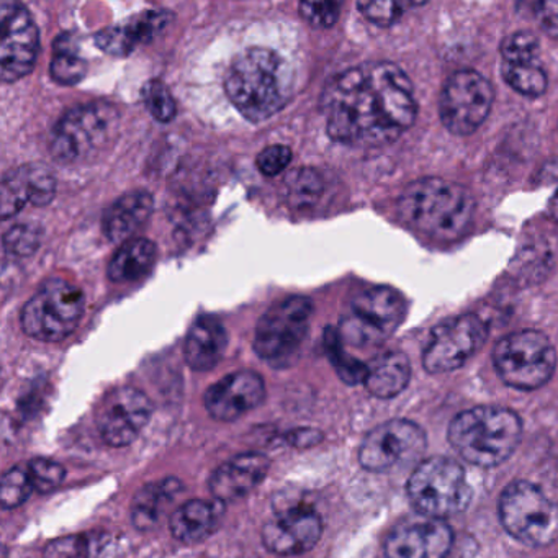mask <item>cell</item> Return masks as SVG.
<instances>
[{
	"instance_id": "cell-17",
	"label": "cell",
	"mask_w": 558,
	"mask_h": 558,
	"mask_svg": "<svg viewBox=\"0 0 558 558\" xmlns=\"http://www.w3.org/2000/svg\"><path fill=\"white\" fill-rule=\"evenodd\" d=\"M151 416V400L142 390L117 388L104 398L97 410V429L110 447H126L138 439Z\"/></svg>"
},
{
	"instance_id": "cell-45",
	"label": "cell",
	"mask_w": 558,
	"mask_h": 558,
	"mask_svg": "<svg viewBox=\"0 0 558 558\" xmlns=\"http://www.w3.org/2000/svg\"><path fill=\"white\" fill-rule=\"evenodd\" d=\"M547 215L550 220L557 221L558 223V189L555 191V194L551 195L550 201H548Z\"/></svg>"
},
{
	"instance_id": "cell-25",
	"label": "cell",
	"mask_w": 558,
	"mask_h": 558,
	"mask_svg": "<svg viewBox=\"0 0 558 558\" xmlns=\"http://www.w3.org/2000/svg\"><path fill=\"white\" fill-rule=\"evenodd\" d=\"M45 558H126V544L113 532L96 531L51 541Z\"/></svg>"
},
{
	"instance_id": "cell-7",
	"label": "cell",
	"mask_w": 558,
	"mask_h": 558,
	"mask_svg": "<svg viewBox=\"0 0 558 558\" xmlns=\"http://www.w3.org/2000/svg\"><path fill=\"white\" fill-rule=\"evenodd\" d=\"M499 378L518 390L544 387L557 367V352L541 331L524 329L499 339L493 351Z\"/></svg>"
},
{
	"instance_id": "cell-34",
	"label": "cell",
	"mask_w": 558,
	"mask_h": 558,
	"mask_svg": "<svg viewBox=\"0 0 558 558\" xmlns=\"http://www.w3.org/2000/svg\"><path fill=\"white\" fill-rule=\"evenodd\" d=\"M25 182H27L31 204L35 207H45L57 195V179L45 165L22 166Z\"/></svg>"
},
{
	"instance_id": "cell-18",
	"label": "cell",
	"mask_w": 558,
	"mask_h": 558,
	"mask_svg": "<svg viewBox=\"0 0 558 558\" xmlns=\"http://www.w3.org/2000/svg\"><path fill=\"white\" fill-rule=\"evenodd\" d=\"M453 532L442 519L417 514L398 522L385 538V558H447Z\"/></svg>"
},
{
	"instance_id": "cell-15",
	"label": "cell",
	"mask_w": 558,
	"mask_h": 558,
	"mask_svg": "<svg viewBox=\"0 0 558 558\" xmlns=\"http://www.w3.org/2000/svg\"><path fill=\"white\" fill-rule=\"evenodd\" d=\"M0 22V76L4 83H15L34 70L40 51V35L31 12L15 2H2Z\"/></svg>"
},
{
	"instance_id": "cell-12",
	"label": "cell",
	"mask_w": 558,
	"mask_h": 558,
	"mask_svg": "<svg viewBox=\"0 0 558 558\" xmlns=\"http://www.w3.org/2000/svg\"><path fill=\"white\" fill-rule=\"evenodd\" d=\"M492 84L472 70L453 73L444 84L439 99V116L453 135H472L492 112Z\"/></svg>"
},
{
	"instance_id": "cell-1",
	"label": "cell",
	"mask_w": 558,
	"mask_h": 558,
	"mask_svg": "<svg viewBox=\"0 0 558 558\" xmlns=\"http://www.w3.org/2000/svg\"><path fill=\"white\" fill-rule=\"evenodd\" d=\"M326 130L335 142L361 148L390 145L413 126V84L393 63H365L338 74L322 97Z\"/></svg>"
},
{
	"instance_id": "cell-22",
	"label": "cell",
	"mask_w": 558,
	"mask_h": 558,
	"mask_svg": "<svg viewBox=\"0 0 558 558\" xmlns=\"http://www.w3.org/2000/svg\"><path fill=\"white\" fill-rule=\"evenodd\" d=\"M225 502L218 499H191L172 512L169 527L175 541L185 545L201 544L220 527Z\"/></svg>"
},
{
	"instance_id": "cell-40",
	"label": "cell",
	"mask_w": 558,
	"mask_h": 558,
	"mask_svg": "<svg viewBox=\"0 0 558 558\" xmlns=\"http://www.w3.org/2000/svg\"><path fill=\"white\" fill-rule=\"evenodd\" d=\"M416 5L421 4H411V2L400 4V2L384 0V2H359L357 8L372 24L378 25V27H390L395 22L400 21L404 9L416 8Z\"/></svg>"
},
{
	"instance_id": "cell-38",
	"label": "cell",
	"mask_w": 558,
	"mask_h": 558,
	"mask_svg": "<svg viewBox=\"0 0 558 558\" xmlns=\"http://www.w3.org/2000/svg\"><path fill=\"white\" fill-rule=\"evenodd\" d=\"M40 243V230L32 225H17L4 234L5 251L19 257L31 256L38 250Z\"/></svg>"
},
{
	"instance_id": "cell-21",
	"label": "cell",
	"mask_w": 558,
	"mask_h": 558,
	"mask_svg": "<svg viewBox=\"0 0 558 558\" xmlns=\"http://www.w3.org/2000/svg\"><path fill=\"white\" fill-rule=\"evenodd\" d=\"M269 457L260 452H243L221 463L208 480L211 495L218 501L233 502L250 495L269 473Z\"/></svg>"
},
{
	"instance_id": "cell-32",
	"label": "cell",
	"mask_w": 558,
	"mask_h": 558,
	"mask_svg": "<svg viewBox=\"0 0 558 558\" xmlns=\"http://www.w3.org/2000/svg\"><path fill=\"white\" fill-rule=\"evenodd\" d=\"M34 492L27 465L12 466L2 476V485H0V502H2V508H19V506L24 505L31 498Z\"/></svg>"
},
{
	"instance_id": "cell-19",
	"label": "cell",
	"mask_w": 558,
	"mask_h": 558,
	"mask_svg": "<svg viewBox=\"0 0 558 558\" xmlns=\"http://www.w3.org/2000/svg\"><path fill=\"white\" fill-rule=\"evenodd\" d=\"M501 76L511 89L527 97L545 94L547 73L541 63V45L531 32H514L501 45Z\"/></svg>"
},
{
	"instance_id": "cell-41",
	"label": "cell",
	"mask_w": 558,
	"mask_h": 558,
	"mask_svg": "<svg viewBox=\"0 0 558 558\" xmlns=\"http://www.w3.org/2000/svg\"><path fill=\"white\" fill-rule=\"evenodd\" d=\"M300 15L316 28H329L339 21L341 4L338 2H302Z\"/></svg>"
},
{
	"instance_id": "cell-6",
	"label": "cell",
	"mask_w": 558,
	"mask_h": 558,
	"mask_svg": "<svg viewBox=\"0 0 558 558\" xmlns=\"http://www.w3.org/2000/svg\"><path fill=\"white\" fill-rule=\"evenodd\" d=\"M417 514L447 519L460 514L472 501L465 470L449 457L436 456L417 463L407 485Z\"/></svg>"
},
{
	"instance_id": "cell-29",
	"label": "cell",
	"mask_w": 558,
	"mask_h": 558,
	"mask_svg": "<svg viewBox=\"0 0 558 558\" xmlns=\"http://www.w3.org/2000/svg\"><path fill=\"white\" fill-rule=\"evenodd\" d=\"M326 352H328L331 364L335 365L339 378L348 385L365 384L368 374V365L359 359L352 357L344 349L339 331L332 328L326 329L325 332Z\"/></svg>"
},
{
	"instance_id": "cell-42",
	"label": "cell",
	"mask_w": 558,
	"mask_h": 558,
	"mask_svg": "<svg viewBox=\"0 0 558 558\" xmlns=\"http://www.w3.org/2000/svg\"><path fill=\"white\" fill-rule=\"evenodd\" d=\"M292 161V149L286 145L267 146L259 156H257V169L267 178L280 174L289 168Z\"/></svg>"
},
{
	"instance_id": "cell-8",
	"label": "cell",
	"mask_w": 558,
	"mask_h": 558,
	"mask_svg": "<svg viewBox=\"0 0 558 558\" xmlns=\"http://www.w3.org/2000/svg\"><path fill=\"white\" fill-rule=\"evenodd\" d=\"M499 521L511 537L531 547H544L558 537V506L525 480L502 489Z\"/></svg>"
},
{
	"instance_id": "cell-26",
	"label": "cell",
	"mask_w": 558,
	"mask_h": 558,
	"mask_svg": "<svg viewBox=\"0 0 558 558\" xmlns=\"http://www.w3.org/2000/svg\"><path fill=\"white\" fill-rule=\"evenodd\" d=\"M181 489L182 483L174 476L143 486L132 501L130 515L133 525L142 532L151 531L178 498Z\"/></svg>"
},
{
	"instance_id": "cell-43",
	"label": "cell",
	"mask_w": 558,
	"mask_h": 558,
	"mask_svg": "<svg viewBox=\"0 0 558 558\" xmlns=\"http://www.w3.org/2000/svg\"><path fill=\"white\" fill-rule=\"evenodd\" d=\"M534 17L537 19L542 31L551 38H558V0H545L532 4Z\"/></svg>"
},
{
	"instance_id": "cell-33",
	"label": "cell",
	"mask_w": 558,
	"mask_h": 558,
	"mask_svg": "<svg viewBox=\"0 0 558 558\" xmlns=\"http://www.w3.org/2000/svg\"><path fill=\"white\" fill-rule=\"evenodd\" d=\"M142 99L153 119L161 123L171 122L178 113L174 97L162 81L151 80L143 86Z\"/></svg>"
},
{
	"instance_id": "cell-9",
	"label": "cell",
	"mask_w": 558,
	"mask_h": 558,
	"mask_svg": "<svg viewBox=\"0 0 558 558\" xmlns=\"http://www.w3.org/2000/svg\"><path fill=\"white\" fill-rule=\"evenodd\" d=\"M84 305L80 287L64 279H48L22 310V328L38 341H63L80 325Z\"/></svg>"
},
{
	"instance_id": "cell-23",
	"label": "cell",
	"mask_w": 558,
	"mask_h": 558,
	"mask_svg": "<svg viewBox=\"0 0 558 558\" xmlns=\"http://www.w3.org/2000/svg\"><path fill=\"white\" fill-rule=\"evenodd\" d=\"M228 345V332L223 323L215 316H201L189 329L184 342V357L195 372L217 367Z\"/></svg>"
},
{
	"instance_id": "cell-13",
	"label": "cell",
	"mask_w": 558,
	"mask_h": 558,
	"mask_svg": "<svg viewBox=\"0 0 558 558\" xmlns=\"http://www.w3.org/2000/svg\"><path fill=\"white\" fill-rule=\"evenodd\" d=\"M488 325L478 315L446 319L430 332L423 352V365L429 374H447L462 367L488 338Z\"/></svg>"
},
{
	"instance_id": "cell-35",
	"label": "cell",
	"mask_w": 558,
	"mask_h": 558,
	"mask_svg": "<svg viewBox=\"0 0 558 558\" xmlns=\"http://www.w3.org/2000/svg\"><path fill=\"white\" fill-rule=\"evenodd\" d=\"M27 470L32 485H34L35 492L38 493L54 492L63 485L64 478H66V470L61 463L44 459V457H38V459L28 462Z\"/></svg>"
},
{
	"instance_id": "cell-24",
	"label": "cell",
	"mask_w": 558,
	"mask_h": 558,
	"mask_svg": "<svg viewBox=\"0 0 558 558\" xmlns=\"http://www.w3.org/2000/svg\"><path fill=\"white\" fill-rule=\"evenodd\" d=\"M153 208L155 201L149 192L133 191L122 195L104 215V233L112 243L122 246L145 227L151 217Z\"/></svg>"
},
{
	"instance_id": "cell-28",
	"label": "cell",
	"mask_w": 558,
	"mask_h": 558,
	"mask_svg": "<svg viewBox=\"0 0 558 558\" xmlns=\"http://www.w3.org/2000/svg\"><path fill=\"white\" fill-rule=\"evenodd\" d=\"M156 250L155 243L145 238H133L126 241L117 251L116 256L110 260L109 279L116 283L135 282L151 272L155 267Z\"/></svg>"
},
{
	"instance_id": "cell-36",
	"label": "cell",
	"mask_w": 558,
	"mask_h": 558,
	"mask_svg": "<svg viewBox=\"0 0 558 558\" xmlns=\"http://www.w3.org/2000/svg\"><path fill=\"white\" fill-rule=\"evenodd\" d=\"M86 61L81 60L73 51L57 53L50 64V76L61 86H74L86 77Z\"/></svg>"
},
{
	"instance_id": "cell-44",
	"label": "cell",
	"mask_w": 558,
	"mask_h": 558,
	"mask_svg": "<svg viewBox=\"0 0 558 558\" xmlns=\"http://www.w3.org/2000/svg\"><path fill=\"white\" fill-rule=\"evenodd\" d=\"M322 440L323 434L312 427H303V429H295L287 434V442L292 444L296 449H308Z\"/></svg>"
},
{
	"instance_id": "cell-20",
	"label": "cell",
	"mask_w": 558,
	"mask_h": 558,
	"mask_svg": "<svg viewBox=\"0 0 558 558\" xmlns=\"http://www.w3.org/2000/svg\"><path fill=\"white\" fill-rule=\"evenodd\" d=\"M264 398L263 377L256 372L241 371L215 381L205 393L204 403L214 420L231 423L260 407Z\"/></svg>"
},
{
	"instance_id": "cell-3",
	"label": "cell",
	"mask_w": 558,
	"mask_h": 558,
	"mask_svg": "<svg viewBox=\"0 0 558 558\" xmlns=\"http://www.w3.org/2000/svg\"><path fill=\"white\" fill-rule=\"evenodd\" d=\"M292 83L289 64L279 53L254 47L233 61L225 90L244 119L259 123L277 116L289 104Z\"/></svg>"
},
{
	"instance_id": "cell-5",
	"label": "cell",
	"mask_w": 558,
	"mask_h": 558,
	"mask_svg": "<svg viewBox=\"0 0 558 558\" xmlns=\"http://www.w3.org/2000/svg\"><path fill=\"white\" fill-rule=\"evenodd\" d=\"M119 125V110L112 104L93 102L74 107L61 117L51 133V155L68 165L97 158L112 145Z\"/></svg>"
},
{
	"instance_id": "cell-2",
	"label": "cell",
	"mask_w": 558,
	"mask_h": 558,
	"mask_svg": "<svg viewBox=\"0 0 558 558\" xmlns=\"http://www.w3.org/2000/svg\"><path fill=\"white\" fill-rule=\"evenodd\" d=\"M397 210L414 233L446 243L462 236L472 223L475 198L457 182L424 178L403 189Z\"/></svg>"
},
{
	"instance_id": "cell-39",
	"label": "cell",
	"mask_w": 558,
	"mask_h": 558,
	"mask_svg": "<svg viewBox=\"0 0 558 558\" xmlns=\"http://www.w3.org/2000/svg\"><path fill=\"white\" fill-rule=\"evenodd\" d=\"M96 45L113 57H129L138 47L126 25L110 27L96 35Z\"/></svg>"
},
{
	"instance_id": "cell-11",
	"label": "cell",
	"mask_w": 558,
	"mask_h": 558,
	"mask_svg": "<svg viewBox=\"0 0 558 558\" xmlns=\"http://www.w3.org/2000/svg\"><path fill=\"white\" fill-rule=\"evenodd\" d=\"M404 302L397 290L375 287L359 293L351 312L339 328L342 342L352 345H375L384 342L404 318Z\"/></svg>"
},
{
	"instance_id": "cell-16",
	"label": "cell",
	"mask_w": 558,
	"mask_h": 558,
	"mask_svg": "<svg viewBox=\"0 0 558 558\" xmlns=\"http://www.w3.org/2000/svg\"><path fill=\"white\" fill-rule=\"evenodd\" d=\"M276 514L264 524L260 538L270 554L295 557L315 548L323 535V519L305 502L274 506Z\"/></svg>"
},
{
	"instance_id": "cell-31",
	"label": "cell",
	"mask_w": 558,
	"mask_h": 558,
	"mask_svg": "<svg viewBox=\"0 0 558 558\" xmlns=\"http://www.w3.org/2000/svg\"><path fill=\"white\" fill-rule=\"evenodd\" d=\"M25 204H31V195H28L24 171L19 168L5 175L2 187H0L2 220H9V218L17 215L25 207Z\"/></svg>"
},
{
	"instance_id": "cell-27",
	"label": "cell",
	"mask_w": 558,
	"mask_h": 558,
	"mask_svg": "<svg viewBox=\"0 0 558 558\" xmlns=\"http://www.w3.org/2000/svg\"><path fill=\"white\" fill-rule=\"evenodd\" d=\"M410 380L411 365L407 355L400 351H388L378 355L368 365L365 387L374 397L390 400L400 395L408 387Z\"/></svg>"
},
{
	"instance_id": "cell-37",
	"label": "cell",
	"mask_w": 558,
	"mask_h": 558,
	"mask_svg": "<svg viewBox=\"0 0 558 558\" xmlns=\"http://www.w3.org/2000/svg\"><path fill=\"white\" fill-rule=\"evenodd\" d=\"M171 12L148 11L130 21L126 27H129L130 34L133 35L136 44H148L171 24Z\"/></svg>"
},
{
	"instance_id": "cell-30",
	"label": "cell",
	"mask_w": 558,
	"mask_h": 558,
	"mask_svg": "<svg viewBox=\"0 0 558 558\" xmlns=\"http://www.w3.org/2000/svg\"><path fill=\"white\" fill-rule=\"evenodd\" d=\"M325 191V182L315 169H299L286 179V195L296 208L312 207Z\"/></svg>"
},
{
	"instance_id": "cell-10",
	"label": "cell",
	"mask_w": 558,
	"mask_h": 558,
	"mask_svg": "<svg viewBox=\"0 0 558 558\" xmlns=\"http://www.w3.org/2000/svg\"><path fill=\"white\" fill-rule=\"evenodd\" d=\"M312 315L308 296H289L270 306L257 323L254 351L277 367L289 364L308 335Z\"/></svg>"
},
{
	"instance_id": "cell-14",
	"label": "cell",
	"mask_w": 558,
	"mask_h": 558,
	"mask_svg": "<svg viewBox=\"0 0 558 558\" xmlns=\"http://www.w3.org/2000/svg\"><path fill=\"white\" fill-rule=\"evenodd\" d=\"M426 434L410 420H390L372 429L362 440L359 462L368 472H390L420 457Z\"/></svg>"
},
{
	"instance_id": "cell-4",
	"label": "cell",
	"mask_w": 558,
	"mask_h": 558,
	"mask_svg": "<svg viewBox=\"0 0 558 558\" xmlns=\"http://www.w3.org/2000/svg\"><path fill=\"white\" fill-rule=\"evenodd\" d=\"M522 421L502 407H475L453 417L449 442L462 459L473 465L498 466L518 449Z\"/></svg>"
}]
</instances>
